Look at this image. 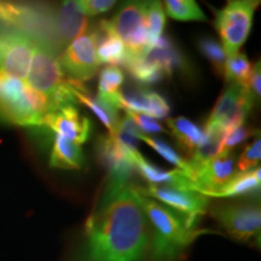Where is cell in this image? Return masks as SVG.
Segmentation results:
<instances>
[{
    "label": "cell",
    "mask_w": 261,
    "mask_h": 261,
    "mask_svg": "<svg viewBox=\"0 0 261 261\" xmlns=\"http://www.w3.org/2000/svg\"><path fill=\"white\" fill-rule=\"evenodd\" d=\"M234 158L231 154H220L204 165L194 177V189L201 195L215 191L230 181L236 174Z\"/></svg>",
    "instance_id": "cell-13"
},
{
    "label": "cell",
    "mask_w": 261,
    "mask_h": 261,
    "mask_svg": "<svg viewBox=\"0 0 261 261\" xmlns=\"http://www.w3.org/2000/svg\"><path fill=\"white\" fill-rule=\"evenodd\" d=\"M35 39L22 31L0 32V75L27 79Z\"/></svg>",
    "instance_id": "cell-7"
},
{
    "label": "cell",
    "mask_w": 261,
    "mask_h": 261,
    "mask_svg": "<svg viewBox=\"0 0 261 261\" xmlns=\"http://www.w3.org/2000/svg\"><path fill=\"white\" fill-rule=\"evenodd\" d=\"M260 168L248 172H238L227 181L226 184L218 190L208 192L203 196L205 197H256L260 192Z\"/></svg>",
    "instance_id": "cell-17"
},
{
    "label": "cell",
    "mask_w": 261,
    "mask_h": 261,
    "mask_svg": "<svg viewBox=\"0 0 261 261\" xmlns=\"http://www.w3.org/2000/svg\"><path fill=\"white\" fill-rule=\"evenodd\" d=\"M166 12L169 17L178 21L207 22V17L194 0H167L165 2Z\"/></svg>",
    "instance_id": "cell-23"
},
{
    "label": "cell",
    "mask_w": 261,
    "mask_h": 261,
    "mask_svg": "<svg viewBox=\"0 0 261 261\" xmlns=\"http://www.w3.org/2000/svg\"><path fill=\"white\" fill-rule=\"evenodd\" d=\"M145 9L146 2H127L108 21L113 34L125 46V63L143 58L148 52Z\"/></svg>",
    "instance_id": "cell-3"
},
{
    "label": "cell",
    "mask_w": 261,
    "mask_h": 261,
    "mask_svg": "<svg viewBox=\"0 0 261 261\" xmlns=\"http://www.w3.org/2000/svg\"><path fill=\"white\" fill-rule=\"evenodd\" d=\"M123 65L129 71V74L140 84H155L165 77V73L161 68L155 63L146 61L144 57L126 62Z\"/></svg>",
    "instance_id": "cell-25"
},
{
    "label": "cell",
    "mask_w": 261,
    "mask_h": 261,
    "mask_svg": "<svg viewBox=\"0 0 261 261\" xmlns=\"http://www.w3.org/2000/svg\"><path fill=\"white\" fill-rule=\"evenodd\" d=\"M34 39L35 46L25 85L32 90L45 94L50 100L51 107L52 97L65 83L63 80L64 74L60 64L58 50L55 47V45L45 39Z\"/></svg>",
    "instance_id": "cell-5"
},
{
    "label": "cell",
    "mask_w": 261,
    "mask_h": 261,
    "mask_svg": "<svg viewBox=\"0 0 261 261\" xmlns=\"http://www.w3.org/2000/svg\"><path fill=\"white\" fill-rule=\"evenodd\" d=\"M140 195L171 208L189 221L191 226L198 228L202 215L208 211V197L200 192L184 190L172 187H158L149 185L146 188H136Z\"/></svg>",
    "instance_id": "cell-8"
},
{
    "label": "cell",
    "mask_w": 261,
    "mask_h": 261,
    "mask_svg": "<svg viewBox=\"0 0 261 261\" xmlns=\"http://www.w3.org/2000/svg\"><path fill=\"white\" fill-rule=\"evenodd\" d=\"M42 125H46L57 136L69 139L79 145L89 139L91 133L90 120L81 116L74 104L48 113L45 115Z\"/></svg>",
    "instance_id": "cell-11"
},
{
    "label": "cell",
    "mask_w": 261,
    "mask_h": 261,
    "mask_svg": "<svg viewBox=\"0 0 261 261\" xmlns=\"http://www.w3.org/2000/svg\"><path fill=\"white\" fill-rule=\"evenodd\" d=\"M115 2L112 0H79L75 2L77 11L84 16H97L100 14H106L113 6L115 5Z\"/></svg>",
    "instance_id": "cell-30"
},
{
    "label": "cell",
    "mask_w": 261,
    "mask_h": 261,
    "mask_svg": "<svg viewBox=\"0 0 261 261\" xmlns=\"http://www.w3.org/2000/svg\"><path fill=\"white\" fill-rule=\"evenodd\" d=\"M166 123L171 129L169 132L175 139L177 144L190 156L203 143L204 130L188 120L187 117L179 116L174 119H168Z\"/></svg>",
    "instance_id": "cell-18"
},
{
    "label": "cell",
    "mask_w": 261,
    "mask_h": 261,
    "mask_svg": "<svg viewBox=\"0 0 261 261\" xmlns=\"http://www.w3.org/2000/svg\"><path fill=\"white\" fill-rule=\"evenodd\" d=\"M255 135V130L249 128L246 125H241L225 132L223 142H221L220 154H230L234 146L241 144L244 140Z\"/></svg>",
    "instance_id": "cell-28"
},
{
    "label": "cell",
    "mask_w": 261,
    "mask_h": 261,
    "mask_svg": "<svg viewBox=\"0 0 261 261\" xmlns=\"http://www.w3.org/2000/svg\"><path fill=\"white\" fill-rule=\"evenodd\" d=\"M87 31V19L77 11L75 2H64L54 15V34L57 50Z\"/></svg>",
    "instance_id": "cell-14"
},
{
    "label": "cell",
    "mask_w": 261,
    "mask_h": 261,
    "mask_svg": "<svg viewBox=\"0 0 261 261\" xmlns=\"http://www.w3.org/2000/svg\"><path fill=\"white\" fill-rule=\"evenodd\" d=\"M253 106L254 100L247 92L246 86L231 84L218 99L205 127H217L226 132L243 125Z\"/></svg>",
    "instance_id": "cell-9"
},
{
    "label": "cell",
    "mask_w": 261,
    "mask_h": 261,
    "mask_svg": "<svg viewBox=\"0 0 261 261\" xmlns=\"http://www.w3.org/2000/svg\"><path fill=\"white\" fill-rule=\"evenodd\" d=\"M63 74L69 75L70 80L85 83L97 74L99 63L96 56V46L90 31H86L68 45L60 56Z\"/></svg>",
    "instance_id": "cell-10"
},
{
    "label": "cell",
    "mask_w": 261,
    "mask_h": 261,
    "mask_svg": "<svg viewBox=\"0 0 261 261\" xmlns=\"http://www.w3.org/2000/svg\"><path fill=\"white\" fill-rule=\"evenodd\" d=\"M135 167L138 169L143 178L150 182V185H158V187H172L184 190H192L194 184L191 179L180 169L174 171H163L156 167L151 162H149L139 151H135L130 154Z\"/></svg>",
    "instance_id": "cell-15"
},
{
    "label": "cell",
    "mask_w": 261,
    "mask_h": 261,
    "mask_svg": "<svg viewBox=\"0 0 261 261\" xmlns=\"http://www.w3.org/2000/svg\"><path fill=\"white\" fill-rule=\"evenodd\" d=\"M211 214L225 232L238 242L260 240L261 211L255 202L215 205Z\"/></svg>",
    "instance_id": "cell-6"
},
{
    "label": "cell",
    "mask_w": 261,
    "mask_h": 261,
    "mask_svg": "<svg viewBox=\"0 0 261 261\" xmlns=\"http://www.w3.org/2000/svg\"><path fill=\"white\" fill-rule=\"evenodd\" d=\"M84 155L81 146L76 143L55 135L54 148L50 156V166L61 169H80Z\"/></svg>",
    "instance_id": "cell-19"
},
{
    "label": "cell",
    "mask_w": 261,
    "mask_h": 261,
    "mask_svg": "<svg viewBox=\"0 0 261 261\" xmlns=\"http://www.w3.org/2000/svg\"><path fill=\"white\" fill-rule=\"evenodd\" d=\"M113 107L125 112L144 114L152 119H165L169 113V104L165 97L154 91L138 90L127 93H116L108 100Z\"/></svg>",
    "instance_id": "cell-12"
},
{
    "label": "cell",
    "mask_w": 261,
    "mask_h": 261,
    "mask_svg": "<svg viewBox=\"0 0 261 261\" xmlns=\"http://www.w3.org/2000/svg\"><path fill=\"white\" fill-rule=\"evenodd\" d=\"M144 58L159 65L165 75H172L175 70H188V63L184 55L166 35H162L159 39L154 46L146 52Z\"/></svg>",
    "instance_id": "cell-16"
},
{
    "label": "cell",
    "mask_w": 261,
    "mask_h": 261,
    "mask_svg": "<svg viewBox=\"0 0 261 261\" xmlns=\"http://www.w3.org/2000/svg\"><path fill=\"white\" fill-rule=\"evenodd\" d=\"M150 225L135 188L103 196L67 261H149Z\"/></svg>",
    "instance_id": "cell-1"
},
{
    "label": "cell",
    "mask_w": 261,
    "mask_h": 261,
    "mask_svg": "<svg viewBox=\"0 0 261 261\" xmlns=\"http://www.w3.org/2000/svg\"><path fill=\"white\" fill-rule=\"evenodd\" d=\"M252 65L248 57L243 54H236L232 57H228L225 61L223 67V74L227 83L247 86L249 81Z\"/></svg>",
    "instance_id": "cell-22"
},
{
    "label": "cell",
    "mask_w": 261,
    "mask_h": 261,
    "mask_svg": "<svg viewBox=\"0 0 261 261\" xmlns=\"http://www.w3.org/2000/svg\"><path fill=\"white\" fill-rule=\"evenodd\" d=\"M261 64L260 62L254 64V67L252 68V73H250L249 76V81H248L246 89L247 92L249 93V96L252 97V99L254 100V103L259 102L260 100V96H261V87H260V83H261Z\"/></svg>",
    "instance_id": "cell-32"
},
{
    "label": "cell",
    "mask_w": 261,
    "mask_h": 261,
    "mask_svg": "<svg viewBox=\"0 0 261 261\" xmlns=\"http://www.w3.org/2000/svg\"><path fill=\"white\" fill-rule=\"evenodd\" d=\"M166 24V14L160 2H146L145 27L148 35V51L162 37Z\"/></svg>",
    "instance_id": "cell-21"
},
{
    "label": "cell",
    "mask_w": 261,
    "mask_h": 261,
    "mask_svg": "<svg viewBox=\"0 0 261 261\" xmlns=\"http://www.w3.org/2000/svg\"><path fill=\"white\" fill-rule=\"evenodd\" d=\"M71 94H73L75 99H77L80 103H83L84 106H86L89 109L92 110L94 115L98 116V119L104 123V126L109 130V135L115 130L117 123L120 121L119 112H117L119 109L110 106L109 103L104 102L100 98H92L89 96V92L86 90L81 91L71 86Z\"/></svg>",
    "instance_id": "cell-20"
},
{
    "label": "cell",
    "mask_w": 261,
    "mask_h": 261,
    "mask_svg": "<svg viewBox=\"0 0 261 261\" xmlns=\"http://www.w3.org/2000/svg\"><path fill=\"white\" fill-rule=\"evenodd\" d=\"M125 80L122 70L115 65H107L99 73V84H98V98L104 100H109L121 87Z\"/></svg>",
    "instance_id": "cell-24"
},
{
    "label": "cell",
    "mask_w": 261,
    "mask_h": 261,
    "mask_svg": "<svg viewBox=\"0 0 261 261\" xmlns=\"http://www.w3.org/2000/svg\"><path fill=\"white\" fill-rule=\"evenodd\" d=\"M259 2L252 0H230L224 9L215 15V27L219 32L225 57L238 54L247 40L253 24L254 12Z\"/></svg>",
    "instance_id": "cell-4"
},
{
    "label": "cell",
    "mask_w": 261,
    "mask_h": 261,
    "mask_svg": "<svg viewBox=\"0 0 261 261\" xmlns=\"http://www.w3.org/2000/svg\"><path fill=\"white\" fill-rule=\"evenodd\" d=\"M126 115L135 122V125L138 127L140 132L145 133H161L165 132L163 127L160 125V123L156 121L155 119L150 117L148 115H144V114H138L133 112H126Z\"/></svg>",
    "instance_id": "cell-31"
},
{
    "label": "cell",
    "mask_w": 261,
    "mask_h": 261,
    "mask_svg": "<svg viewBox=\"0 0 261 261\" xmlns=\"http://www.w3.org/2000/svg\"><path fill=\"white\" fill-rule=\"evenodd\" d=\"M139 200L150 225L149 261H181L198 236V228L152 198L139 194Z\"/></svg>",
    "instance_id": "cell-2"
},
{
    "label": "cell",
    "mask_w": 261,
    "mask_h": 261,
    "mask_svg": "<svg viewBox=\"0 0 261 261\" xmlns=\"http://www.w3.org/2000/svg\"><path fill=\"white\" fill-rule=\"evenodd\" d=\"M197 45L202 55L213 65L215 73L223 74V67L226 57L219 42L211 37H202L198 39Z\"/></svg>",
    "instance_id": "cell-27"
},
{
    "label": "cell",
    "mask_w": 261,
    "mask_h": 261,
    "mask_svg": "<svg viewBox=\"0 0 261 261\" xmlns=\"http://www.w3.org/2000/svg\"><path fill=\"white\" fill-rule=\"evenodd\" d=\"M261 159V142L260 138L254 140L253 143L248 144L246 149L240 156L238 160V169L240 172H248L255 169L256 166H259Z\"/></svg>",
    "instance_id": "cell-29"
},
{
    "label": "cell",
    "mask_w": 261,
    "mask_h": 261,
    "mask_svg": "<svg viewBox=\"0 0 261 261\" xmlns=\"http://www.w3.org/2000/svg\"><path fill=\"white\" fill-rule=\"evenodd\" d=\"M0 119H2V84H0Z\"/></svg>",
    "instance_id": "cell-33"
},
{
    "label": "cell",
    "mask_w": 261,
    "mask_h": 261,
    "mask_svg": "<svg viewBox=\"0 0 261 261\" xmlns=\"http://www.w3.org/2000/svg\"><path fill=\"white\" fill-rule=\"evenodd\" d=\"M136 137L138 140L142 139L143 142H145L149 146H151V148L154 149L156 152H159L163 159H166L168 162H171L174 166H177L178 169H180V171L184 172L185 174L191 179V171H190V167H189L188 161H184V160H182L180 156H179L177 152H175L174 150L167 144V143L163 142V140L159 138H152V137L145 136L144 133L140 132V130L137 132Z\"/></svg>",
    "instance_id": "cell-26"
}]
</instances>
